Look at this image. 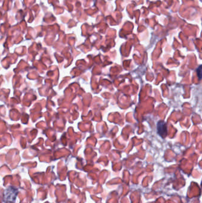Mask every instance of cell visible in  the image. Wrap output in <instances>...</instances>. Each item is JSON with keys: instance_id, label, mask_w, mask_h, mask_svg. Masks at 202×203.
Here are the masks:
<instances>
[{"instance_id": "6da1fadb", "label": "cell", "mask_w": 202, "mask_h": 203, "mask_svg": "<svg viewBox=\"0 0 202 203\" xmlns=\"http://www.w3.org/2000/svg\"><path fill=\"white\" fill-rule=\"evenodd\" d=\"M157 131L158 134L162 138H165L167 136V125L165 122L159 121L157 124Z\"/></svg>"}, {"instance_id": "7a4b0ae2", "label": "cell", "mask_w": 202, "mask_h": 203, "mask_svg": "<svg viewBox=\"0 0 202 203\" xmlns=\"http://www.w3.org/2000/svg\"><path fill=\"white\" fill-rule=\"evenodd\" d=\"M197 76H198V77L199 78V80L201 79V66H200L198 67V68H197Z\"/></svg>"}]
</instances>
